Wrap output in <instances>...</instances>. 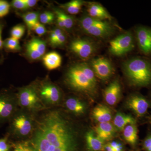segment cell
Wrapping results in <instances>:
<instances>
[{
	"label": "cell",
	"instance_id": "8fae6325",
	"mask_svg": "<svg viewBox=\"0 0 151 151\" xmlns=\"http://www.w3.org/2000/svg\"><path fill=\"white\" fill-rule=\"evenodd\" d=\"M70 49L74 54L81 58L85 59L92 56L95 50L93 42L85 39L74 40L70 45Z\"/></svg>",
	"mask_w": 151,
	"mask_h": 151
},
{
	"label": "cell",
	"instance_id": "f1b7e54d",
	"mask_svg": "<svg viewBox=\"0 0 151 151\" xmlns=\"http://www.w3.org/2000/svg\"><path fill=\"white\" fill-rule=\"evenodd\" d=\"M39 18L42 24H50L54 21L55 15L51 12H45L41 14Z\"/></svg>",
	"mask_w": 151,
	"mask_h": 151
},
{
	"label": "cell",
	"instance_id": "ba28073f",
	"mask_svg": "<svg viewBox=\"0 0 151 151\" xmlns=\"http://www.w3.org/2000/svg\"><path fill=\"white\" fill-rule=\"evenodd\" d=\"M127 107L134 113L138 118H143L147 113L151 106L150 100L138 94H132L127 102Z\"/></svg>",
	"mask_w": 151,
	"mask_h": 151
},
{
	"label": "cell",
	"instance_id": "f546056e",
	"mask_svg": "<svg viewBox=\"0 0 151 151\" xmlns=\"http://www.w3.org/2000/svg\"><path fill=\"white\" fill-rule=\"evenodd\" d=\"M63 33L62 30L60 28L55 29L52 31L49 37L50 44L53 46L56 41L59 38L60 36Z\"/></svg>",
	"mask_w": 151,
	"mask_h": 151
},
{
	"label": "cell",
	"instance_id": "5bb4252c",
	"mask_svg": "<svg viewBox=\"0 0 151 151\" xmlns=\"http://www.w3.org/2000/svg\"><path fill=\"white\" fill-rule=\"evenodd\" d=\"M45 42L37 37H33L27 45L26 53L30 58L37 60L41 58L45 52Z\"/></svg>",
	"mask_w": 151,
	"mask_h": 151
},
{
	"label": "cell",
	"instance_id": "9a60e30c",
	"mask_svg": "<svg viewBox=\"0 0 151 151\" xmlns=\"http://www.w3.org/2000/svg\"><path fill=\"white\" fill-rule=\"evenodd\" d=\"M122 87L117 80L113 81L104 90L103 94L105 102L110 105H116L120 100Z\"/></svg>",
	"mask_w": 151,
	"mask_h": 151
},
{
	"label": "cell",
	"instance_id": "8992f818",
	"mask_svg": "<svg viewBox=\"0 0 151 151\" xmlns=\"http://www.w3.org/2000/svg\"><path fill=\"white\" fill-rule=\"evenodd\" d=\"M134 47V37L132 33L127 32L120 35L111 41L109 51L116 56H122L132 51Z\"/></svg>",
	"mask_w": 151,
	"mask_h": 151
},
{
	"label": "cell",
	"instance_id": "44dd1931",
	"mask_svg": "<svg viewBox=\"0 0 151 151\" xmlns=\"http://www.w3.org/2000/svg\"><path fill=\"white\" fill-rule=\"evenodd\" d=\"M88 149L92 151H100L104 150V141L94 134V132L89 131L85 136Z\"/></svg>",
	"mask_w": 151,
	"mask_h": 151
},
{
	"label": "cell",
	"instance_id": "836d02e7",
	"mask_svg": "<svg viewBox=\"0 0 151 151\" xmlns=\"http://www.w3.org/2000/svg\"><path fill=\"white\" fill-rule=\"evenodd\" d=\"M12 5L18 9L25 10L28 9L25 0H14L12 1Z\"/></svg>",
	"mask_w": 151,
	"mask_h": 151
},
{
	"label": "cell",
	"instance_id": "2e32d148",
	"mask_svg": "<svg viewBox=\"0 0 151 151\" xmlns=\"http://www.w3.org/2000/svg\"><path fill=\"white\" fill-rule=\"evenodd\" d=\"M95 132L98 137L103 141H108L113 137L115 128L110 122L99 123L95 127Z\"/></svg>",
	"mask_w": 151,
	"mask_h": 151
},
{
	"label": "cell",
	"instance_id": "9c48e42d",
	"mask_svg": "<svg viewBox=\"0 0 151 151\" xmlns=\"http://www.w3.org/2000/svg\"><path fill=\"white\" fill-rule=\"evenodd\" d=\"M33 122L29 116L21 113L14 118L12 129L15 134L20 137L29 136L32 132Z\"/></svg>",
	"mask_w": 151,
	"mask_h": 151
},
{
	"label": "cell",
	"instance_id": "7c38bea8",
	"mask_svg": "<svg viewBox=\"0 0 151 151\" xmlns=\"http://www.w3.org/2000/svg\"><path fill=\"white\" fill-rule=\"evenodd\" d=\"M136 36L141 51L145 54H151V28L139 27L136 29Z\"/></svg>",
	"mask_w": 151,
	"mask_h": 151
},
{
	"label": "cell",
	"instance_id": "30bf717a",
	"mask_svg": "<svg viewBox=\"0 0 151 151\" xmlns=\"http://www.w3.org/2000/svg\"><path fill=\"white\" fill-rule=\"evenodd\" d=\"M91 66L96 77L103 81L110 78L113 73L112 63L104 58H98L92 60Z\"/></svg>",
	"mask_w": 151,
	"mask_h": 151
},
{
	"label": "cell",
	"instance_id": "d6a6232c",
	"mask_svg": "<svg viewBox=\"0 0 151 151\" xmlns=\"http://www.w3.org/2000/svg\"><path fill=\"white\" fill-rule=\"evenodd\" d=\"M142 146L145 151H151V132H149L143 140Z\"/></svg>",
	"mask_w": 151,
	"mask_h": 151
},
{
	"label": "cell",
	"instance_id": "b9f144b4",
	"mask_svg": "<svg viewBox=\"0 0 151 151\" xmlns=\"http://www.w3.org/2000/svg\"><path fill=\"white\" fill-rule=\"evenodd\" d=\"M150 124L151 125V121H150Z\"/></svg>",
	"mask_w": 151,
	"mask_h": 151
},
{
	"label": "cell",
	"instance_id": "484cf974",
	"mask_svg": "<svg viewBox=\"0 0 151 151\" xmlns=\"http://www.w3.org/2000/svg\"><path fill=\"white\" fill-rule=\"evenodd\" d=\"M55 15L60 17L61 19L65 29H70L72 28L74 24V21L72 17L60 10L55 9Z\"/></svg>",
	"mask_w": 151,
	"mask_h": 151
},
{
	"label": "cell",
	"instance_id": "74e56055",
	"mask_svg": "<svg viewBox=\"0 0 151 151\" xmlns=\"http://www.w3.org/2000/svg\"><path fill=\"white\" fill-rule=\"evenodd\" d=\"M109 144L113 147L115 151H123V147L120 143L113 142Z\"/></svg>",
	"mask_w": 151,
	"mask_h": 151
},
{
	"label": "cell",
	"instance_id": "4316f807",
	"mask_svg": "<svg viewBox=\"0 0 151 151\" xmlns=\"http://www.w3.org/2000/svg\"><path fill=\"white\" fill-rule=\"evenodd\" d=\"M4 45L6 48L11 50L17 51L21 49L18 40L13 37L6 39L4 42Z\"/></svg>",
	"mask_w": 151,
	"mask_h": 151
},
{
	"label": "cell",
	"instance_id": "60d3db41",
	"mask_svg": "<svg viewBox=\"0 0 151 151\" xmlns=\"http://www.w3.org/2000/svg\"><path fill=\"white\" fill-rule=\"evenodd\" d=\"M104 150L105 151H115L114 149L109 144L105 145V147H104Z\"/></svg>",
	"mask_w": 151,
	"mask_h": 151
},
{
	"label": "cell",
	"instance_id": "e575fe53",
	"mask_svg": "<svg viewBox=\"0 0 151 151\" xmlns=\"http://www.w3.org/2000/svg\"><path fill=\"white\" fill-rule=\"evenodd\" d=\"M14 151H32L31 148L25 143L20 144L16 147Z\"/></svg>",
	"mask_w": 151,
	"mask_h": 151
},
{
	"label": "cell",
	"instance_id": "ffe728a7",
	"mask_svg": "<svg viewBox=\"0 0 151 151\" xmlns=\"http://www.w3.org/2000/svg\"><path fill=\"white\" fill-rule=\"evenodd\" d=\"M45 66L49 70L56 69L61 65V57L58 52H51L45 55L43 58Z\"/></svg>",
	"mask_w": 151,
	"mask_h": 151
},
{
	"label": "cell",
	"instance_id": "ac0fdd59",
	"mask_svg": "<svg viewBox=\"0 0 151 151\" xmlns=\"http://www.w3.org/2000/svg\"><path fill=\"white\" fill-rule=\"evenodd\" d=\"M87 12L88 16L93 18L105 21L111 19V15L107 10L97 3H90L88 6Z\"/></svg>",
	"mask_w": 151,
	"mask_h": 151
},
{
	"label": "cell",
	"instance_id": "4dcf8cb0",
	"mask_svg": "<svg viewBox=\"0 0 151 151\" xmlns=\"http://www.w3.org/2000/svg\"><path fill=\"white\" fill-rule=\"evenodd\" d=\"M10 7V6L7 1L0 0V18L4 17L9 14Z\"/></svg>",
	"mask_w": 151,
	"mask_h": 151
},
{
	"label": "cell",
	"instance_id": "ab89813d",
	"mask_svg": "<svg viewBox=\"0 0 151 151\" xmlns=\"http://www.w3.org/2000/svg\"><path fill=\"white\" fill-rule=\"evenodd\" d=\"M3 30V25L0 24V49L2 48L4 45V42L2 39V32Z\"/></svg>",
	"mask_w": 151,
	"mask_h": 151
},
{
	"label": "cell",
	"instance_id": "8d00e7d4",
	"mask_svg": "<svg viewBox=\"0 0 151 151\" xmlns=\"http://www.w3.org/2000/svg\"><path fill=\"white\" fill-rule=\"evenodd\" d=\"M9 146L6 139H0V151H8Z\"/></svg>",
	"mask_w": 151,
	"mask_h": 151
},
{
	"label": "cell",
	"instance_id": "6da1fadb",
	"mask_svg": "<svg viewBox=\"0 0 151 151\" xmlns=\"http://www.w3.org/2000/svg\"><path fill=\"white\" fill-rule=\"evenodd\" d=\"M32 151H76V136L70 124L57 111H50L37 124L31 140Z\"/></svg>",
	"mask_w": 151,
	"mask_h": 151
},
{
	"label": "cell",
	"instance_id": "d6986e66",
	"mask_svg": "<svg viewBox=\"0 0 151 151\" xmlns=\"http://www.w3.org/2000/svg\"><path fill=\"white\" fill-rule=\"evenodd\" d=\"M113 123L117 129L123 131L125 127L129 124H137V121L131 115L118 113L115 116Z\"/></svg>",
	"mask_w": 151,
	"mask_h": 151
},
{
	"label": "cell",
	"instance_id": "f35d334b",
	"mask_svg": "<svg viewBox=\"0 0 151 151\" xmlns=\"http://www.w3.org/2000/svg\"><path fill=\"white\" fill-rule=\"evenodd\" d=\"M26 4L27 5L28 8L32 7L34 6L37 3L38 1L36 0H25Z\"/></svg>",
	"mask_w": 151,
	"mask_h": 151
},
{
	"label": "cell",
	"instance_id": "d590c367",
	"mask_svg": "<svg viewBox=\"0 0 151 151\" xmlns=\"http://www.w3.org/2000/svg\"><path fill=\"white\" fill-rule=\"evenodd\" d=\"M66 37L64 33L62 34L60 36L59 38L58 39L56 42H55L53 47H59L63 45L65 43L66 41Z\"/></svg>",
	"mask_w": 151,
	"mask_h": 151
},
{
	"label": "cell",
	"instance_id": "5b68a950",
	"mask_svg": "<svg viewBox=\"0 0 151 151\" xmlns=\"http://www.w3.org/2000/svg\"><path fill=\"white\" fill-rule=\"evenodd\" d=\"M17 99L19 105L27 110L37 111L43 108L38 93L33 86H27L20 89Z\"/></svg>",
	"mask_w": 151,
	"mask_h": 151
},
{
	"label": "cell",
	"instance_id": "cb8c5ba5",
	"mask_svg": "<svg viewBox=\"0 0 151 151\" xmlns=\"http://www.w3.org/2000/svg\"><path fill=\"white\" fill-rule=\"evenodd\" d=\"M84 3L80 0H73L63 5L62 7L70 14H76L81 10Z\"/></svg>",
	"mask_w": 151,
	"mask_h": 151
},
{
	"label": "cell",
	"instance_id": "4fadbf2b",
	"mask_svg": "<svg viewBox=\"0 0 151 151\" xmlns=\"http://www.w3.org/2000/svg\"><path fill=\"white\" fill-rule=\"evenodd\" d=\"M17 103L14 99L10 96H0V122H6L13 116Z\"/></svg>",
	"mask_w": 151,
	"mask_h": 151
},
{
	"label": "cell",
	"instance_id": "603a6c76",
	"mask_svg": "<svg viewBox=\"0 0 151 151\" xmlns=\"http://www.w3.org/2000/svg\"><path fill=\"white\" fill-rule=\"evenodd\" d=\"M138 130L137 124H129L123 130V135L125 140L132 146L137 144Z\"/></svg>",
	"mask_w": 151,
	"mask_h": 151
},
{
	"label": "cell",
	"instance_id": "7a4b0ae2",
	"mask_svg": "<svg viewBox=\"0 0 151 151\" xmlns=\"http://www.w3.org/2000/svg\"><path fill=\"white\" fill-rule=\"evenodd\" d=\"M65 79L68 84L76 91L89 94L96 91V76L91 66L85 63L70 66L66 73Z\"/></svg>",
	"mask_w": 151,
	"mask_h": 151
},
{
	"label": "cell",
	"instance_id": "d4e9b609",
	"mask_svg": "<svg viewBox=\"0 0 151 151\" xmlns=\"http://www.w3.org/2000/svg\"><path fill=\"white\" fill-rule=\"evenodd\" d=\"M23 19L29 30L32 29L34 26L38 22V13L35 12H30L22 16Z\"/></svg>",
	"mask_w": 151,
	"mask_h": 151
},
{
	"label": "cell",
	"instance_id": "83f0119b",
	"mask_svg": "<svg viewBox=\"0 0 151 151\" xmlns=\"http://www.w3.org/2000/svg\"><path fill=\"white\" fill-rule=\"evenodd\" d=\"M25 30L24 26L23 25L19 24L15 26L12 29L11 31V37L20 39L23 36Z\"/></svg>",
	"mask_w": 151,
	"mask_h": 151
},
{
	"label": "cell",
	"instance_id": "1f68e13d",
	"mask_svg": "<svg viewBox=\"0 0 151 151\" xmlns=\"http://www.w3.org/2000/svg\"><path fill=\"white\" fill-rule=\"evenodd\" d=\"M32 29L37 34L40 36L43 35L47 32L46 28L44 25L39 22L36 24Z\"/></svg>",
	"mask_w": 151,
	"mask_h": 151
},
{
	"label": "cell",
	"instance_id": "277c9868",
	"mask_svg": "<svg viewBox=\"0 0 151 151\" xmlns=\"http://www.w3.org/2000/svg\"><path fill=\"white\" fill-rule=\"evenodd\" d=\"M79 23L84 32L95 37L106 38L114 32L113 25L107 21L93 18L89 16L82 17Z\"/></svg>",
	"mask_w": 151,
	"mask_h": 151
},
{
	"label": "cell",
	"instance_id": "52a82bcc",
	"mask_svg": "<svg viewBox=\"0 0 151 151\" xmlns=\"http://www.w3.org/2000/svg\"><path fill=\"white\" fill-rule=\"evenodd\" d=\"M38 93L42 103L47 105H57L62 97L59 88L51 82H44L42 84Z\"/></svg>",
	"mask_w": 151,
	"mask_h": 151
},
{
	"label": "cell",
	"instance_id": "e0dca14e",
	"mask_svg": "<svg viewBox=\"0 0 151 151\" xmlns=\"http://www.w3.org/2000/svg\"><path fill=\"white\" fill-rule=\"evenodd\" d=\"M92 115L94 120L99 123L110 122L112 118L110 108L102 104L97 105L94 108Z\"/></svg>",
	"mask_w": 151,
	"mask_h": 151
},
{
	"label": "cell",
	"instance_id": "7402d4cb",
	"mask_svg": "<svg viewBox=\"0 0 151 151\" xmlns=\"http://www.w3.org/2000/svg\"><path fill=\"white\" fill-rule=\"evenodd\" d=\"M65 105L68 110L76 115H81L86 111V105L77 98L70 97L66 100Z\"/></svg>",
	"mask_w": 151,
	"mask_h": 151
},
{
	"label": "cell",
	"instance_id": "3957f363",
	"mask_svg": "<svg viewBox=\"0 0 151 151\" xmlns=\"http://www.w3.org/2000/svg\"><path fill=\"white\" fill-rule=\"evenodd\" d=\"M124 69L132 86L137 87L151 86V62L148 60L134 58L125 63Z\"/></svg>",
	"mask_w": 151,
	"mask_h": 151
}]
</instances>
